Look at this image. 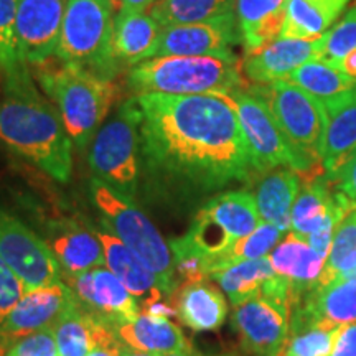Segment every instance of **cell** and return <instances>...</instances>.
<instances>
[{"mask_svg": "<svg viewBox=\"0 0 356 356\" xmlns=\"http://www.w3.org/2000/svg\"><path fill=\"white\" fill-rule=\"evenodd\" d=\"M140 154L170 184L215 191L254 175L238 114L226 95H139Z\"/></svg>", "mask_w": 356, "mask_h": 356, "instance_id": "6da1fadb", "label": "cell"}, {"mask_svg": "<svg viewBox=\"0 0 356 356\" xmlns=\"http://www.w3.org/2000/svg\"><path fill=\"white\" fill-rule=\"evenodd\" d=\"M0 99V144L58 181L73 170V142L55 102L35 86L29 66L6 74Z\"/></svg>", "mask_w": 356, "mask_h": 356, "instance_id": "7a4b0ae2", "label": "cell"}, {"mask_svg": "<svg viewBox=\"0 0 356 356\" xmlns=\"http://www.w3.org/2000/svg\"><path fill=\"white\" fill-rule=\"evenodd\" d=\"M134 95H229L244 89L238 58L154 56L129 73Z\"/></svg>", "mask_w": 356, "mask_h": 356, "instance_id": "3957f363", "label": "cell"}, {"mask_svg": "<svg viewBox=\"0 0 356 356\" xmlns=\"http://www.w3.org/2000/svg\"><path fill=\"white\" fill-rule=\"evenodd\" d=\"M37 78L60 111L73 145L84 149L91 144L113 108L115 84L108 76L68 63L43 68Z\"/></svg>", "mask_w": 356, "mask_h": 356, "instance_id": "277c9868", "label": "cell"}, {"mask_svg": "<svg viewBox=\"0 0 356 356\" xmlns=\"http://www.w3.org/2000/svg\"><path fill=\"white\" fill-rule=\"evenodd\" d=\"M261 225L252 191H222L200 208L188 231L170 243L172 251H186L204 261L210 275L221 257Z\"/></svg>", "mask_w": 356, "mask_h": 356, "instance_id": "5b68a950", "label": "cell"}, {"mask_svg": "<svg viewBox=\"0 0 356 356\" xmlns=\"http://www.w3.org/2000/svg\"><path fill=\"white\" fill-rule=\"evenodd\" d=\"M89 191L92 203L104 218L111 233L121 239L134 254L154 270L165 297L172 299L173 293L180 289V284L175 274L172 248L160 234L157 226L134 200L118 193L97 178L91 180Z\"/></svg>", "mask_w": 356, "mask_h": 356, "instance_id": "8992f818", "label": "cell"}, {"mask_svg": "<svg viewBox=\"0 0 356 356\" xmlns=\"http://www.w3.org/2000/svg\"><path fill=\"white\" fill-rule=\"evenodd\" d=\"M249 91L259 96L302 165V180L323 175L322 142L327 113L314 97L291 81L254 84Z\"/></svg>", "mask_w": 356, "mask_h": 356, "instance_id": "52a82bcc", "label": "cell"}, {"mask_svg": "<svg viewBox=\"0 0 356 356\" xmlns=\"http://www.w3.org/2000/svg\"><path fill=\"white\" fill-rule=\"evenodd\" d=\"M140 119L136 96L124 101L96 132L88 154L95 178L131 200L139 185Z\"/></svg>", "mask_w": 356, "mask_h": 356, "instance_id": "ba28073f", "label": "cell"}, {"mask_svg": "<svg viewBox=\"0 0 356 356\" xmlns=\"http://www.w3.org/2000/svg\"><path fill=\"white\" fill-rule=\"evenodd\" d=\"M115 13L111 0H66L55 56L104 76L102 73L114 63L111 40Z\"/></svg>", "mask_w": 356, "mask_h": 356, "instance_id": "9c48e42d", "label": "cell"}, {"mask_svg": "<svg viewBox=\"0 0 356 356\" xmlns=\"http://www.w3.org/2000/svg\"><path fill=\"white\" fill-rule=\"evenodd\" d=\"M226 96L238 114L256 173L289 167L300 175L299 159L293 154L266 102L249 89H236Z\"/></svg>", "mask_w": 356, "mask_h": 356, "instance_id": "30bf717a", "label": "cell"}, {"mask_svg": "<svg viewBox=\"0 0 356 356\" xmlns=\"http://www.w3.org/2000/svg\"><path fill=\"white\" fill-rule=\"evenodd\" d=\"M292 305L287 299L259 293L236 305L233 325L243 350L251 356H284L291 332Z\"/></svg>", "mask_w": 356, "mask_h": 356, "instance_id": "8fae6325", "label": "cell"}, {"mask_svg": "<svg viewBox=\"0 0 356 356\" xmlns=\"http://www.w3.org/2000/svg\"><path fill=\"white\" fill-rule=\"evenodd\" d=\"M0 256L26 289L61 280V267L50 246L32 228L0 207Z\"/></svg>", "mask_w": 356, "mask_h": 356, "instance_id": "7c38bea8", "label": "cell"}, {"mask_svg": "<svg viewBox=\"0 0 356 356\" xmlns=\"http://www.w3.org/2000/svg\"><path fill=\"white\" fill-rule=\"evenodd\" d=\"M76 304L73 289L61 280L51 286L29 289L0 323V346L7 350L20 338L53 328Z\"/></svg>", "mask_w": 356, "mask_h": 356, "instance_id": "4fadbf2b", "label": "cell"}, {"mask_svg": "<svg viewBox=\"0 0 356 356\" xmlns=\"http://www.w3.org/2000/svg\"><path fill=\"white\" fill-rule=\"evenodd\" d=\"M66 0H19L15 40L24 65L42 66L56 55Z\"/></svg>", "mask_w": 356, "mask_h": 356, "instance_id": "5bb4252c", "label": "cell"}, {"mask_svg": "<svg viewBox=\"0 0 356 356\" xmlns=\"http://www.w3.org/2000/svg\"><path fill=\"white\" fill-rule=\"evenodd\" d=\"M68 286L84 310L118 330L140 314L131 292L106 266L70 275Z\"/></svg>", "mask_w": 356, "mask_h": 356, "instance_id": "9a60e30c", "label": "cell"}, {"mask_svg": "<svg viewBox=\"0 0 356 356\" xmlns=\"http://www.w3.org/2000/svg\"><path fill=\"white\" fill-rule=\"evenodd\" d=\"M241 38L236 13L202 24L162 29L157 56H236L233 44Z\"/></svg>", "mask_w": 356, "mask_h": 356, "instance_id": "2e32d148", "label": "cell"}, {"mask_svg": "<svg viewBox=\"0 0 356 356\" xmlns=\"http://www.w3.org/2000/svg\"><path fill=\"white\" fill-rule=\"evenodd\" d=\"M323 37L317 40L277 38L259 50L246 53L243 71L254 84L286 81L292 71L312 60H320Z\"/></svg>", "mask_w": 356, "mask_h": 356, "instance_id": "e0dca14e", "label": "cell"}, {"mask_svg": "<svg viewBox=\"0 0 356 356\" xmlns=\"http://www.w3.org/2000/svg\"><path fill=\"white\" fill-rule=\"evenodd\" d=\"M96 234L104 249V266L126 286L139 304L140 312L165 299V293L154 270L134 254L121 239L109 231L96 229Z\"/></svg>", "mask_w": 356, "mask_h": 356, "instance_id": "ac0fdd59", "label": "cell"}, {"mask_svg": "<svg viewBox=\"0 0 356 356\" xmlns=\"http://www.w3.org/2000/svg\"><path fill=\"white\" fill-rule=\"evenodd\" d=\"M269 261L274 273L291 284L293 293L292 309L312 287L317 286L327 264L323 256L315 252L305 239L292 231H289L270 251Z\"/></svg>", "mask_w": 356, "mask_h": 356, "instance_id": "d6986e66", "label": "cell"}, {"mask_svg": "<svg viewBox=\"0 0 356 356\" xmlns=\"http://www.w3.org/2000/svg\"><path fill=\"white\" fill-rule=\"evenodd\" d=\"M160 35L162 25L149 12H118L111 40L114 63L136 66L157 56Z\"/></svg>", "mask_w": 356, "mask_h": 356, "instance_id": "ffe728a7", "label": "cell"}, {"mask_svg": "<svg viewBox=\"0 0 356 356\" xmlns=\"http://www.w3.org/2000/svg\"><path fill=\"white\" fill-rule=\"evenodd\" d=\"M53 332L60 356H86L92 350L121 343L118 328L89 314L79 302L58 320Z\"/></svg>", "mask_w": 356, "mask_h": 356, "instance_id": "44dd1931", "label": "cell"}, {"mask_svg": "<svg viewBox=\"0 0 356 356\" xmlns=\"http://www.w3.org/2000/svg\"><path fill=\"white\" fill-rule=\"evenodd\" d=\"M292 310L333 328L356 323V279L340 275L330 282L317 284Z\"/></svg>", "mask_w": 356, "mask_h": 356, "instance_id": "7402d4cb", "label": "cell"}, {"mask_svg": "<svg viewBox=\"0 0 356 356\" xmlns=\"http://www.w3.org/2000/svg\"><path fill=\"white\" fill-rule=\"evenodd\" d=\"M327 127L322 142V167L332 175L356 154V84L325 108Z\"/></svg>", "mask_w": 356, "mask_h": 356, "instance_id": "603a6c76", "label": "cell"}, {"mask_svg": "<svg viewBox=\"0 0 356 356\" xmlns=\"http://www.w3.org/2000/svg\"><path fill=\"white\" fill-rule=\"evenodd\" d=\"M300 186L302 178L293 168L279 167L262 172L252 193L261 221L269 222L287 234L291 231L292 207Z\"/></svg>", "mask_w": 356, "mask_h": 356, "instance_id": "cb8c5ba5", "label": "cell"}, {"mask_svg": "<svg viewBox=\"0 0 356 356\" xmlns=\"http://www.w3.org/2000/svg\"><path fill=\"white\" fill-rule=\"evenodd\" d=\"M47 243L58 264L68 275L104 266V249L96 231L83 228L76 222L58 225Z\"/></svg>", "mask_w": 356, "mask_h": 356, "instance_id": "d4e9b609", "label": "cell"}, {"mask_svg": "<svg viewBox=\"0 0 356 356\" xmlns=\"http://www.w3.org/2000/svg\"><path fill=\"white\" fill-rule=\"evenodd\" d=\"M175 305L178 318L193 332H215L228 317L226 297L208 280L184 284Z\"/></svg>", "mask_w": 356, "mask_h": 356, "instance_id": "484cf974", "label": "cell"}, {"mask_svg": "<svg viewBox=\"0 0 356 356\" xmlns=\"http://www.w3.org/2000/svg\"><path fill=\"white\" fill-rule=\"evenodd\" d=\"M289 0H236V20L246 53L280 37Z\"/></svg>", "mask_w": 356, "mask_h": 356, "instance_id": "4316f807", "label": "cell"}, {"mask_svg": "<svg viewBox=\"0 0 356 356\" xmlns=\"http://www.w3.org/2000/svg\"><path fill=\"white\" fill-rule=\"evenodd\" d=\"M118 335L129 350L155 356H165L188 345L184 333L170 318L154 317L145 312H140L132 322L119 327Z\"/></svg>", "mask_w": 356, "mask_h": 356, "instance_id": "83f0119b", "label": "cell"}, {"mask_svg": "<svg viewBox=\"0 0 356 356\" xmlns=\"http://www.w3.org/2000/svg\"><path fill=\"white\" fill-rule=\"evenodd\" d=\"M348 3L350 0H289L280 38L323 37Z\"/></svg>", "mask_w": 356, "mask_h": 356, "instance_id": "f1b7e54d", "label": "cell"}, {"mask_svg": "<svg viewBox=\"0 0 356 356\" xmlns=\"http://www.w3.org/2000/svg\"><path fill=\"white\" fill-rule=\"evenodd\" d=\"M286 81L296 84L315 101H318L323 109L345 92H348L356 84L355 78L348 76L345 71L325 60H312L299 66L296 71H292Z\"/></svg>", "mask_w": 356, "mask_h": 356, "instance_id": "f546056e", "label": "cell"}, {"mask_svg": "<svg viewBox=\"0 0 356 356\" xmlns=\"http://www.w3.org/2000/svg\"><path fill=\"white\" fill-rule=\"evenodd\" d=\"M274 275L273 264L267 256L261 259L236 262L225 269L216 270L210 275V280H215L233 307H236L259 296L264 284Z\"/></svg>", "mask_w": 356, "mask_h": 356, "instance_id": "4dcf8cb0", "label": "cell"}, {"mask_svg": "<svg viewBox=\"0 0 356 356\" xmlns=\"http://www.w3.org/2000/svg\"><path fill=\"white\" fill-rule=\"evenodd\" d=\"M162 29L202 24L236 13V0H155L149 10Z\"/></svg>", "mask_w": 356, "mask_h": 356, "instance_id": "1f68e13d", "label": "cell"}, {"mask_svg": "<svg viewBox=\"0 0 356 356\" xmlns=\"http://www.w3.org/2000/svg\"><path fill=\"white\" fill-rule=\"evenodd\" d=\"M338 328L315 322L299 310L291 312V332L284 356H330Z\"/></svg>", "mask_w": 356, "mask_h": 356, "instance_id": "d6a6232c", "label": "cell"}, {"mask_svg": "<svg viewBox=\"0 0 356 356\" xmlns=\"http://www.w3.org/2000/svg\"><path fill=\"white\" fill-rule=\"evenodd\" d=\"M356 266V208L338 225L333 236L330 254L318 284L330 282L335 277H345Z\"/></svg>", "mask_w": 356, "mask_h": 356, "instance_id": "836d02e7", "label": "cell"}, {"mask_svg": "<svg viewBox=\"0 0 356 356\" xmlns=\"http://www.w3.org/2000/svg\"><path fill=\"white\" fill-rule=\"evenodd\" d=\"M284 236L286 234H284L279 228L269 225V222L261 221V225L257 226L251 234L243 238L241 241L236 243L234 246L221 257V261L218 262L215 270H213L211 274H215L216 270L225 269V267H228L231 264H236V262L267 257L270 254V251L277 246Z\"/></svg>", "mask_w": 356, "mask_h": 356, "instance_id": "e575fe53", "label": "cell"}, {"mask_svg": "<svg viewBox=\"0 0 356 356\" xmlns=\"http://www.w3.org/2000/svg\"><path fill=\"white\" fill-rule=\"evenodd\" d=\"M353 50H356V6L351 7L343 19L323 35V50L320 60L337 66Z\"/></svg>", "mask_w": 356, "mask_h": 356, "instance_id": "d590c367", "label": "cell"}, {"mask_svg": "<svg viewBox=\"0 0 356 356\" xmlns=\"http://www.w3.org/2000/svg\"><path fill=\"white\" fill-rule=\"evenodd\" d=\"M19 0H0V71L8 74L24 65L15 40V13Z\"/></svg>", "mask_w": 356, "mask_h": 356, "instance_id": "8d00e7d4", "label": "cell"}, {"mask_svg": "<svg viewBox=\"0 0 356 356\" xmlns=\"http://www.w3.org/2000/svg\"><path fill=\"white\" fill-rule=\"evenodd\" d=\"M6 356H58L53 328L20 338L6 350Z\"/></svg>", "mask_w": 356, "mask_h": 356, "instance_id": "74e56055", "label": "cell"}, {"mask_svg": "<svg viewBox=\"0 0 356 356\" xmlns=\"http://www.w3.org/2000/svg\"><path fill=\"white\" fill-rule=\"evenodd\" d=\"M29 291L19 275L10 269V266L0 256V323L7 318V315L19 304L24 293Z\"/></svg>", "mask_w": 356, "mask_h": 356, "instance_id": "f35d334b", "label": "cell"}, {"mask_svg": "<svg viewBox=\"0 0 356 356\" xmlns=\"http://www.w3.org/2000/svg\"><path fill=\"white\" fill-rule=\"evenodd\" d=\"M328 180L337 186L346 198L351 200L356 204V154L351 157L348 162L333 172L332 175H327Z\"/></svg>", "mask_w": 356, "mask_h": 356, "instance_id": "ab89813d", "label": "cell"}, {"mask_svg": "<svg viewBox=\"0 0 356 356\" xmlns=\"http://www.w3.org/2000/svg\"><path fill=\"white\" fill-rule=\"evenodd\" d=\"M330 356H356V323L338 328Z\"/></svg>", "mask_w": 356, "mask_h": 356, "instance_id": "60d3db41", "label": "cell"}, {"mask_svg": "<svg viewBox=\"0 0 356 356\" xmlns=\"http://www.w3.org/2000/svg\"><path fill=\"white\" fill-rule=\"evenodd\" d=\"M145 314L154 315V317H160V318H172V317H178V310L175 304H163L162 300L157 302V304H152L149 309L144 310Z\"/></svg>", "mask_w": 356, "mask_h": 356, "instance_id": "b9f144b4", "label": "cell"}, {"mask_svg": "<svg viewBox=\"0 0 356 356\" xmlns=\"http://www.w3.org/2000/svg\"><path fill=\"white\" fill-rule=\"evenodd\" d=\"M155 0H118V12H149Z\"/></svg>", "mask_w": 356, "mask_h": 356, "instance_id": "7bdbcfd3", "label": "cell"}, {"mask_svg": "<svg viewBox=\"0 0 356 356\" xmlns=\"http://www.w3.org/2000/svg\"><path fill=\"white\" fill-rule=\"evenodd\" d=\"M126 350H127V346L121 341V343H115L111 346H102V348L92 350L91 353L86 356H124V351Z\"/></svg>", "mask_w": 356, "mask_h": 356, "instance_id": "ee69618b", "label": "cell"}, {"mask_svg": "<svg viewBox=\"0 0 356 356\" xmlns=\"http://www.w3.org/2000/svg\"><path fill=\"white\" fill-rule=\"evenodd\" d=\"M337 66L341 71H345V73L348 74V76L356 79V50L348 53V55H346L343 60H341Z\"/></svg>", "mask_w": 356, "mask_h": 356, "instance_id": "f6af8a7d", "label": "cell"}, {"mask_svg": "<svg viewBox=\"0 0 356 356\" xmlns=\"http://www.w3.org/2000/svg\"><path fill=\"white\" fill-rule=\"evenodd\" d=\"M165 356H203L202 353H198L197 350L193 348L190 343L185 346L184 350H178V351H173V353H168Z\"/></svg>", "mask_w": 356, "mask_h": 356, "instance_id": "bcb514c9", "label": "cell"}, {"mask_svg": "<svg viewBox=\"0 0 356 356\" xmlns=\"http://www.w3.org/2000/svg\"><path fill=\"white\" fill-rule=\"evenodd\" d=\"M124 356H155V355H150V353H142V351H134V350H126L124 351Z\"/></svg>", "mask_w": 356, "mask_h": 356, "instance_id": "7dc6e473", "label": "cell"}, {"mask_svg": "<svg viewBox=\"0 0 356 356\" xmlns=\"http://www.w3.org/2000/svg\"><path fill=\"white\" fill-rule=\"evenodd\" d=\"M0 356H6V350H3L2 346H0Z\"/></svg>", "mask_w": 356, "mask_h": 356, "instance_id": "c3c4849f", "label": "cell"}, {"mask_svg": "<svg viewBox=\"0 0 356 356\" xmlns=\"http://www.w3.org/2000/svg\"><path fill=\"white\" fill-rule=\"evenodd\" d=\"M111 2H113V3H114V6H115V8H119V3H118V0H111Z\"/></svg>", "mask_w": 356, "mask_h": 356, "instance_id": "681fc988", "label": "cell"}, {"mask_svg": "<svg viewBox=\"0 0 356 356\" xmlns=\"http://www.w3.org/2000/svg\"><path fill=\"white\" fill-rule=\"evenodd\" d=\"M216 356H236V355H231V353H225V355H216Z\"/></svg>", "mask_w": 356, "mask_h": 356, "instance_id": "f907efd6", "label": "cell"}]
</instances>
